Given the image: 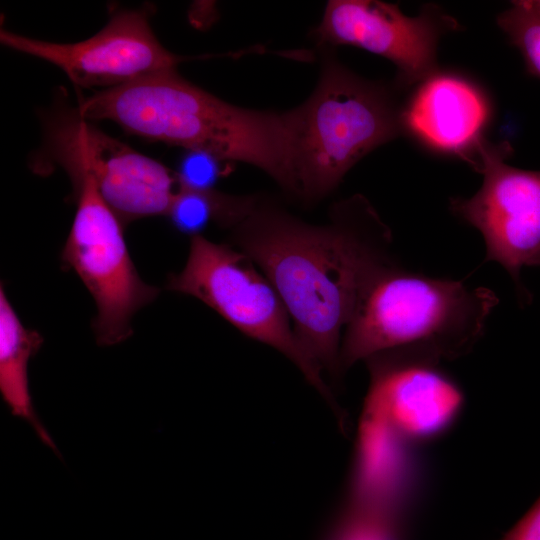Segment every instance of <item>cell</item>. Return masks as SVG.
<instances>
[{
	"label": "cell",
	"mask_w": 540,
	"mask_h": 540,
	"mask_svg": "<svg viewBox=\"0 0 540 540\" xmlns=\"http://www.w3.org/2000/svg\"><path fill=\"white\" fill-rule=\"evenodd\" d=\"M234 235L279 293L301 347L338 377L345 328L372 282L395 264L389 228L355 195L336 204L324 226L255 201Z\"/></svg>",
	"instance_id": "cell-1"
},
{
	"label": "cell",
	"mask_w": 540,
	"mask_h": 540,
	"mask_svg": "<svg viewBox=\"0 0 540 540\" xmlns=\"http://www.w3.org/2000/svg\"><path fill=\"white\" fill-rule=\"evenodd\" d=\"M76 109L86 120H109L148 140L250 164L299 195V107H239L170 69L82 97Z\"/></svg>",
	"instance_id": "cell-2"
},
{
	"label": "cell",
	"mask_w": 540,
	"mask_h": 540,
	"mask_svg": "<svg viewBox=\"0 0 540 540\" xmlns=\"http://www.w3.org/2000/svg\"><path fill=\"white\" fill-rule=\"evenodd\" d=\"M498 301L488 288L412 273L395 263L372 282L345 328L341 369L396 349H420L440 359L464 355L483 335Z\"/></svg>",
	"instance_id": "cell-3"
},
{
	"label": "cell",
	"mask_w": 540,
	"mask_h": 540,
	"mask_svg": "<svg viewBox=\"0 0 540 540\" xmlns=\"http://www.w3.org/2000/svg\"><path fill=\"white\" fill-rule=\"evenodd\" d=\"M397 90L358 76L324 51L317 84L298 106L300 198L326 196L359 160L403 134Z\"/></svg>",
	"instance_id": "cell-4"
},
{
	"label": "cell",
	"mask_w": 540,
	"mask_h": 540,
	"mask_svg": "<svg viewBox=\"0 0 540 540\" xmlns=\"http://www.w3.org/2000/svg\"><path fill=\"white\" fill-rule=\"evenodd\" d=\"M252 259L228 245L192 237L187 262L169 277V290L194 296L247 336L284 354L332 404L320 367L299 344L279 293Z\"/></svg>",
	"instance_id": "cell-5"
},
{
	"label": "cell",
	"mask_w": 540,
	"mask_h": 540,
	"mask_svg": "<svg viewBox=\"0 0 540 540\" xmlns=\"http://www.w3.org/2000/svg\"><path fill=\"white\" fill-rule=\"evenodd\" d=\"M33 165L39 173L52 166L85 171L122 223L167 215L179 190L175 172L106 134L76 108L48 118L44 147Z\"/></svg>",
	"instance_id": "cell-6"
},
{
	"label": "cell",
	"mask_w": 540,
	"mask_h": 540,
	"mask_svg": "<svg viewBox=\"0 0 540 540\" xmlns=\"http://www.w3.org/2000/svg\"><path fill=\"white\" fill-rule=\"evenodd\" d=\"M76 197V213L62 251V260L82 279L93 296V321L100 345L126 340L136 311L152 302L158 288L145 283L129 255L122 222L102 198L93 178L83 170L67 172Z\"/></svg>",
	"instance_id": "cell-7"
},
{
	"label": "cell",
	"mask_w": 540,
	"mask_h": 540,
	"mask_svg": "<svg viewBox=\"0 0 540 540\" xmlns=\"http://www.w3.org/2000/svg\"><path fill=\"white\" fill-rule=\"evenodd\" d=\"M512 151L506 141L483 139L471 163L483 183L469 198H451L449 208L481 233L486 260L503 266L526 296L521 270L533 266L540 254V171L509 165Z\"/></svg>",
	"instance_id": "cell-8"
},
{
	"label": "cell",
	"mask_w": 540,
	"mask_h": 540,
	"mask_svg": "<svg viewBox=\"0 0 540 540\" xmlns=\"http://www.w3.org/2000/svg\"><path fill=\"white\" fill-rule=\"evenodd\" d=\"M460 28L455 18L431 3L410 17L383 1L331 0L314 37L323 47L354 46L391 61L397 70L394 85L404 90L439 70V41Z\"/></svg>",
	"instance_id": "cell-9"
},
{
	"label": "cell",
	"mask_w": 540,
	"mask_h": 540,
	"mask_svg": "<svg viewBox=\"0 0 540 540\" xmlns=\"http://www.w3.org/2000/svg\"><path fill=\"white\" fill-rule=\"evenodd\" d=\"M3 46L39 58L61 69L83 88L119 87L149 75L176 69L188 59L167 50L153 32L146 9L115 11L93 36L56 43L1 29Z\"/></svg>",
	"instance_id": "cell-10"
},
{
	"label": "cell",
	"mask_w": 540,
	"mask_h": 540,
	"mask_svg": "<svg viewBox=\"0 0 540 540\" xmlns=\"http://www.w3.org/2000/svg\"><path fill=\"white\" fill-rule=\"evenodd\" d=\"M440 358L420 349H396L368 361L371 384L364 416L400 441L428 439L444 431L463 404L458 385L439 368Z\"/></svg>",
	"instance_id": "cell-11"
},
{
	"label": "cell",
	"mask_w": 540,
	"mask_h": 540,
	"mask_svg": "<svg viewBox=\"0 0 540 540\" xmlns=\"http://www.w3.org/2000/svg\"><path fill=\"white\" fill-rule=\"evenodd\" d=\"M490 116L485 93L468 78L438 70L403 102V133L471 165Z\"/></svg>",
	"instance_id": "cell-12"
},
{
	"label": "cell",
	"mask_w": 540,
	"mask_h": 540,
	"mask_svg": "<svg viewBox=\"0 0 540 540\" xmlns=\"http://www.w3.org/2000/svg\"><path fill=\"white\" fill-rule=\"evenodd\" d=\"M42 336L24 327L10 304L3 286L0 289V391L12 415L26 420L40 440L56 454L59 451L39 420L32 404L28 363L40 349Z\"/></svg>",
	"instance_id": "cell-13"
},
{
	"label": "cell",
	"mask_w": 540,
	"mask_h": 540,
	"mask_svg": "<svg viewBox=\"0 0 540 540\" xmlns=\"http://www.w3.org/2000/svg\"><path fill=\"white\" fill-rule=\"evenodd\" d=\"M254 203L252 197L179 188L167 215L176 229L194 237L210 221L235 227L247 216Z\"/></svg>",
	"instance_id": "cell-14"
},
{
	"label": "cell",
	"mask_w": 540,
	"mask_h": 540,
	"mask_svg": "<svg viewBox=\"0 0 540 540\" xmlns=\"http://www.w3.org/2000/svg\"><path fill=\"white\" fill-rule=\"evenodd\" d=\"M496 22L521 53L527 72L540 78V1H513Z\"/></svg>",
	"instance_id": "cell-15"
},
{
	"label": "cell",
	"mask_w": 540,
	"mask_h": 540,
	"mask_svg": "<svg viewBox=\"0 0 540 540\" xmlns=\"http://www.w3.org/2000/svg\"><path fill=\"white\" fill-rule=\"evenodd\" d=\"M402 520L349 508L330 540H402Z\"/></svg>",
	"instance_id": "cell-16"
},
{
	"label": "cell",
	"mask_w": 540,
	"mask_h": 540,
	"mask_svg": "<svg viewBox=\"0 0 540 540\" xmlns=\"http://www.w3.org/2000/svg\"><path fill=\"white\" fill-rule=\"evenodd\" d=\"M176 173L179 188L212 191L222 169L219 158L203 151L187 150Z\"/></svg>",
	"instance_id": "cell-17"
},
{
	"label": "cell",
	"mask_w": 540,
	"mask_h": 540,
	"mask_svg": "<svg viewBox=\"0 0 540 540\" xmlns=\"http://www.w3.org/2000/svg\"><path fill=\"white\" fill-rule=\"evenodd\" d=\"M501 540H540V498Z\"/></svg>",
	"instance_id": "cell-18"
},
{
	"label": "cell",
	"mask_w": 540,
	"mask_h": 540,
	"mask_svg": "<svg viewBox=\"0 0 540 540\" xmlns=\"http://www.w3.org/2000/svg\"><path fill=\"white\" fill-rule=\"evenodd\" d=\"M533 266H540V254H539V256L537 257V259L535 260Z\"/></svg>",
	"instance_id": "cell-19"
}]
</instances>
